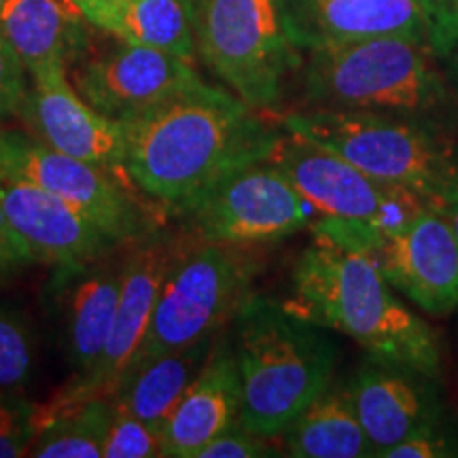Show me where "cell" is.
Here are the masks:
<instances>
[{
	"label": "cell",
	"mask_w": 458,
	"mask_h": 458,
	"mask_svg": "<svg viewBox=\"0 0 458 458\" xmlns=\"http://www.w3.org/2000/svg\"><path fill=\"white\" fill-rule=\"evenodd\" d=\"M122 128L128 179L165 216H179L227 174L270 157L280 134L236 94L208 83Z\"/></svg>",
	"instance_id": "obj_1"
},
{
	"label": "cell",
	"mask_w": 458,
	"mask_h": 458,
	"mask_svg": "<svg viewBox=\"0 0 458 458\" xmlns=\"http://www.w3.org/2000/svg\"><path fill=\"white\" fill-rule=\"evenodd\" d=\"M286 306L318 327L348 335L371 359L414 369L437 382L442 344L433 327L393 295L368 255L314 242L297 259Z\"/></svg>",
	"instance_id": "obj_2"
},
{
	"label": "cell",
	"mask_w": 458,
	"mask_h": 458,
	"mask_svg": "<svg viewBox=\"0 0 458 458\" xmlns=\"http://www.w3.org/2000/svg\"><path fill=\"white\" fill-rule=\"evenodd\" d=\"M240 376V425L278 437L334 380L335 346L286 303L250 295L232 320Z\"/></svg>",
	"instance_id": "obj_3"
},
{
	"label": "cell",
	"mask_w": 458,
	"mask_h": 458,
	"mask_svg": "<svg viewBox=\"0 0 458 458\" xmlns=\"http://www.w3.org/2000/svg\"><path fill=\"white\" fill-rule=\"evenodd\" d=\"M280 128L329 148L377 181L439 206L458 196V136L442 119L310 108L286 113Z\"/></svg>",
	"instance_id": "obj_4"
},
{
	"label": "cell",
	"mask_w": 458,
	"mask_h": 458,
	"mask_svg": "<svg viewBox=\"0 0 458 458\" xmlns=\"http://www.w3.org/2000/svg\"><path fill=\"white\" fill-rule=\"evenodd\" d=\"M431 45L408 37L317 45L308 49L303 88L312 108L374 111L439 119L450 91Z\"/></svg>",
	"instance_id": "obj_5"
},
{
	"label": "cell",
	"mask_w": 458,
	"mask_h": 458,
	"mask_svg": "<svg viewBox=\"0 0 458 458\" xmlns=\"http://www.w3.org/2000/svg\"><path fill=\"white\" fill-rule=\"evenodd\" d=\"M261 267L263 257L255 246L216 242L187 229L130 365L219 335L253 295Z\"/></svg>",
	"instance_id": "obj_6"
},
{
	"label": "cell",
	"mask_w": 458,
	"mask_h": 458,
	"mask_svg": "<svg viewBox=\"0 0 458 458\" xmlns=\"http://www.w3.org/2000/svg\"><path fill=\"white\" fill-rule=\"evenodd\" d=\"M193 13L206 66L255 111L276 106L301 62L283 0H196Z\"/></svg>",
	"instance_id": "obj_7"
},
{
	"label": "cell",
	"mask_w": 458,
	"mask_h": 458,
	"mask_svg": "<svg viewBox=\"0 0 458 458\" xmlns=\"http://www.w3.org/2000/svg\"><path fill=\"white\" fill-rule=\"evenodd\" d=\"M0 168L37 182L102 229L117 244H130L162 225L165 213L142 193L98 165L55 151L26 130L0 123Z\"/></svg>",
	"instance_id": "obj_8"
},
{
	"label": "cell",
	"mask_w": 458,
	"mask_h": 458,
	"mask_svg": "<svg viewBox=\"0 0 458 458\" xmlns=\"http://www.w3.org/2000/svg\"><path fill=\"white\" fill-rule=\"evenodd\" d=\"M267 162L276 165L297 193L325 216L368 223L385 236L410 225L433 206L410 189L377 181L348 159L293 131H280Z\"/></svg>",
	"instance_id": "obj_9"
},
{
	"label": "cell",
	"mask_w": 458,
	"mask_h": 458,
	"mask_svg": "<svg viewBox=\"0 0 458 458\" xmlns=\"http://www.w3.org/2000/svg\"><path fill=\"white\" fill-rule=\"evenodd\" d=\"M179 216L199 238L259 246L308 229L323 213L261 159L227 174Z\"/></svg>",
	"instance_id": "obj_10"
},
{
	"label": "cell",
	"mask_w": 458,
	"mask_h": 458,
	"mask_svg": "<svg viewBox=\"0 0 458 458\" xmlns=\"http://www.w3.org/2000/svg\"><path fill=\"white\" fill-rule=\"evenodd\" d=\"M72 85L91 108L125 123L206 83L193 62L117 38L72 66Z\"/></svg>",
	"instance_id": "obj_11"
},
{
	"label": "cell",
	"mask_w": 458,
	"mask_h": 458,
	"mask_svg": "<svg viewBox=\"0 0 458 458\" xmlns=\"http://www.w3.org/2000/svg\"><path fill=\"white\" fill-rule=\"evenodd\" d=\"M28 77L30 85L17 114L28 134L55 151L111 172L125 185L136 189L125 172L122 123L100 114L81 98L68 81V68L60 64L45 66Z\"/></svg>",
	"instance_id": "obj_12"
},
{
	"label": "cell",
	"mask_w": 458,
	"mask_h": 458,
	"mask_svg": "<svg viewBox=\"0 0 458 458\" xmlns=\"http://www.w3.org/2000/svg\"><path fill=\"white\" fill-rule=\"evenodd\" d=\"M185 240L187 229L176 233L162 223L147 236L125 244L122 289H119L111 337L96 369L85 380H71L72 386L91 394L113 397L119 377L128 369L145 340L165 276Z\"/></svg>",
	"instance_id": "obj_13"
},
{
	"label": "cell",
	"mask_w": 458,
	"mask_h": 458,
	"mask_svg": "<svg viewBox=\"0 0 458 458\" xmlns=\"http://www.w3.org/2000/svg\"><path fill=\"white\" fill-rule=\"evenodd\" d=\"M125 250L54 267L47 284L60 344L72 369V380H85L96 369L111 337Z\"/></svg>",
	"instance_id": "obj_14"
},
{
	"label": "cell",
	"mask_w": 458,
	"mask_h": 458,
	"mask_svg": "<svg viewBox=\"0 0 458 458\" xmlns=\"http://www.w3.org/2000/svg\"><path fill=\"white\" fill-rule=\"evenodd\" d=\"M368 257L420 310L442 317L458 308V240L437 206L382 236Z\"/></svg>",
	"instance_id": "obj_15"
},
{
	"label": "cell",
	"mask_w": 458,
	"mask_h": 458,
	"mask_svg": "<svg viewBox=\"0 0 458 458\" xmlns=\"http://www.w3.org/2000/svg\"><path fill=\"white\" fill-rule=\"evenodd\" d=\"M0 208L34 263L71 266L123 246L64 199L4 168H0Z\"/></svg>",
	"instance_id": "obj_16"
},
{
	"label": "cell",
	"mask_w": 458,
	"mask_h": 458,
	"mask_svg": "<svg viewBox=\"0 0 458 458\" xmlns=\"http://www.w3.org/2000/svg\"><path fill=\"white\" fill-rule=\"evenodd\" d=\"M300 49L408 37L431 45L427 0H283Z\"/></svg>",
	"instance_id": "obj_17"
},
{
	"label": "cell",
	"mask_w": 458,
	"mask_h": 458,
	"mask_svg": "<svg viewBox=\"0 0 458 458\" xmlns=\"http://www.w3.org/2000/svg\"><path fill=\"white\" fill-rule=\"evenodd\" d=\"M435 380L386 360L368 359L352 376L351 394L374 456H382L416 428L442 418Z\"/></svg>",
	"instance_id": "obj_18"
},
{
	"label": "cell",
	"mask_w": 458,
	"mask_h": 458,
	"mask_svg": "<svg viewBox=\"0 0 458 458\" xmlns=\"http://www.w3.org/2000/svg\"><path fill=\"white\" fill-rule=\"evenodd\" d=\"M240 376L229 337H216L204 369L159 431L162 456L198 458L199 450L240 422Z\"/></svg>",
	"instance_id": "obj_19"
},
{
	"label": "cell",
	"mask_w": 458,
	"mask_h": 458,
	"mask_svg": "<svg viewBox=\"0 0 458 458\" xmlns=\"http://www.w3.org/2000/svg\"><path fill=\"white\" fill-rule=\"evenodd\" d=\"M89 26L74 0H0V32L28 74L54 64L71 71L89 51Z\"/></svg>",
	"instance_id": "obj_20"
},
{
	"label": "cell",
	"mask_w": 458,
	"mask_h": 458,
	"mask_svg": "<svg viewBox=\"0 0 458 458\" xmlns=\"http://www.w3.org/2000/svg\"><path fill=\"white\" fill-rule=\"evenodd\" d=\"M219 335L130 365L114 386V408L162 431L165 418L204 369Z\"/></svg>",
	"instance_id": "obj_21"
},
{
	"label": "cell",
	"mask_w": 458,
	"mask_h": 458,
	"mask_svg": "<svg viewBox=\"0 0 458 458\" xmlns=\"http://www.w3.org/2000/svg\"><path fill=\"white\" fill-rule=\"evenodd\" d=\"M113 399L85 393L71 382L38 403V431L28 456L100 458L113 420Z\"/></svg>",
	"instance_id": "obj_22"
},
{
	"label": "cell",
	"mask_w": 458,
	"mask_h": 458,
	"mask_svg": "<svg viewBox=\"0 0 458 458\" xmlns=\"http://www.w3.org/2000/svg\"><path fill=\"white\" fill-rule=\"evenodd\" d=\"M286 454L295 458L374 456L348 385L331 380L283 431Z\"/></svg>",
	"instance_id": "obj_23"
},
{
	"label": "cell",
	"mask_w": 458,
	"mask_h": 458,
	"mask_svg": "<svg viewBox=\"0 0 458 458\" xmlns=\"http://www.w3.org/2000/svg\"><path fill=\"white\" fill-rule=\"evenodd\" d=\"M94 28L119 41L168 51L189 62L198 54L191 0H122Z\"/></svg>",
	"instance_id": "obj_24"
},
{
	"label": "cell",
	"mask_w": 458,
	"mask_h": 458,
	"mask_svg": "<svg viewBox=\"0 0 458 458\" xmlns=\"http://www.w3.org/2000/svg\"><path fill=\"white\" fill-rule=\"evenodd\" d=\"M37 335L21 310L0 303V391H21L37 369Z\"/></svg>",
	"instance_id": "obj_25"
},
{
	"label": "cell",
	"mask_w": 458,
	"mask_h": 458,
	"mask_svg": "<svg viewBox=\"0 0 458 458\" xmlns=\"http://www.w3.org/2000/svg\"><path fill=\"white\" fill-rule=\"evenodd\" d=\"M38 431V403L21 391H0V458L28 456Z\"/></svg>",
	"instance_id": "obj_26"
},
{
	"label": "cell",
	"mask_w": 458,
	"mask_h": 458,
	"mask_svg": "<svg viewBox=\"0 0 458 458\" xmlns=\"http://www.w3.org/2000/svg\"><path fill=\"white\" fill-rule=\"evenodd\" d=\"M114 405V403H113ZM162 456L159 431L140 418L114 408L102 458H156Z\"/></svg>",
	"instance_id": "obj_27"
},
{
	"label": "cell",
	"mask_w": 458,
	"mask_h": 458,
	"mask_svg": "<svg viewBox=\"0 0 458 458\" xmlns=\"http://www.w3.org/2000/svg\"><path fill=\"white\" fill-rule=\"evenodd\" d=\"M458 456L456 433L444 425L442 418L427 422L414 433L388 448L380 458H448Z\"/></svg>",
	"instance_id": "obj_28"
},
{
	"label": "cell",
	"mask_w": 458,
	"mask_h": 458,
	"mask_svg": "<svg viewBox=\"0 0 458 458\" xmlns=\"http://www.w3.org/2000/svg\"><path fill=\"white\" fill-rule=\"evenodd\" d=\"M28 85L30 77L26 66L0 32V123L17 119L28 94Z\"/></svg>",
	"instance_id": "obj_29"
},
{
	"label": "cell",
	"mask_w": 458,
	"mask_h": 458,
	"mask_svg": "<svg viewBox=\"0 0 458 458\" xmlns=\"http://www.w3.org/2000/svg\"><path fill=\"white\" fill-rule=\"evenodd\" d=\"M278 452L267 444V437H261L242 425L227 428L213 442H208L199 450L198 458H263L276 456Z\"/></svg>",
	"instance_id": "obj_30"
},
{
	"label": "cell",
	"mask_w": 458,
	"mask_h": 458,
	"mask_svg": "<svg viewBox=\"0 0 458 458\" xmlns=\"http://www.w3.org/2000/svg\"><path fill=\"white\" fill-rule=\"evenodd\" d=\"M30 263H34L30 253H28L24 242L11 229L7 216H4L3 208H0V283L4 278L20 274Z\"/></svg>",
	"instance_id": "obj_31"
},
{
	"label": "cell",
	"mask_w": 458,
	"mask_h": 458,
	"mask_svg": "<svg viewBox=\"0 0 458 458\" xmlns=\"http://www.w3.org/2000/svg\"><path fill=\"white\" fill-rule=\"evenodd\" d=\"M431 47L437 54H452L458 60V15L431 30Z\"/></svg>",
	"instance_id": "obj_32"
},
{
	"label": "cell",
	"mask_w": 458,
	"mask_h": 458,
	"mask_svg": "<svg viewBox=\"0 0 458 458\" xmlns=\"http://www.w3.org/2000/svg\"><path fill=\"white\" fill-rule=\"evenodd\" d=\"M431 9V30L458 15V0H427Z\"/></svg>",
	"instance_id": "obj_33"
},
{
	"label": "cell",
	"mask_w": 458,
	"mask_h": 458,
	"mask_svg": "<svg viewBox=\"0 0 458 458\" xmlns=\"http://www.w3.org/2000/svg\"><path fill=\"white\" fill-rule=\"evenodd\" d=\"M79 4V9L83 11V15L88 17V21L91 26L100 20L102 15H106L114 4L122 3V0H74Z\"/></svg>",
	"instance_id": "obj_34"
},
{
	"label": "cell",
	"mask_w": 458,
	"mask_h": 458,
	"mask_svg": "<svg viewBox=\"0 0 458 458\" xmlns=\"http://www.w3.org/2000/svg\"><path fill=\"white\" fill-rule=\"evenodd\" d=\"M437 208L442 210V215L445 216V219H448L452 232H454V236L458 240V196L445 199L444 204L437 206Z\"/></svg>",
	"instance_id": "obj_35"
},
{
	"label": "cell",
	"mask_w": 458,
	"mask_h": 458,
	"mask_svg": "<svg viewBox=\"0 0 458 458\" xmlns=\"http://www.w3.org/2000/svg\"><path fill=\"white\" fill-rule=\"evenodd\" d=\"M191 4H196V0H191Z\"/></svg>",
	"instance_id": "obj_36"
}]
</instances>
